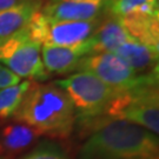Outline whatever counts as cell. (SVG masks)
<instances>
[{
	"instance_id": "12",
	"label": "cell",
	"mask_w": 159,
	"mask_h": 159,
	"mask_svg": "<svg viewBox=\"0 0 159 159\" xmlns=\"http://www.w3.org/2000/svg\"><path fill=\"white\" fill-rule=\"evenodd\" d=\"M158 51L159 48L129 40L112 53L123 59L134 72L143 74L158 67Z\"/></svg>"
},
{
	"instance_id": "19",
	"label": "cell",
	"mask_w": 159,
	"mask_h": 159,
	"mask_svg": "<svg viewBox=\"0 0 159 159\" xmlns=\"http://www.w3.org/2000/svg\"><path fill=\"white\" fill-rule=\"evenodd\" d=\"M25 1H29V0H0V11L13 7L16 5H19L21 2H25Z\"/></svg>"
},
{
	"instance_id": "6",
	"label": "cell",
	"mask_w": 159,
	"mask_h": 159,
	"mask_svg": "<svg viewBox=\"0 0 159 159\" xmlns=\"http://www.w3.org/2000/svg\"><path fill=\"white\" fill-rule=\"evenodd\" d=\"M100 21V18L86 21H51L39 10L26 24V29L41 46H73L90 38Z\"/></svg>"
},
{
	"instance_id": "22",
	"label": "cell",
	"mask_w": 159,
	"mask_h": 159,
	"mask_svg": "<svg viewBox=\"0 0 159 159\" xmlns=\"http://www.w3.org/2000/svg\"><path fill=\"white\" fill-rule=\"evenodd\" d=\"M0 159H4V158H0Z\"/></svg>"
},
{
	"instance_id": "15",
	"label": "cell",
	"mask_w": 159,
	"mask_h": 159,
	"mask_svg": "<svg viewBox=\"0 0 159 159\" xmlns=\"http://www.w3.org/2000/svg\"><path fill=\"white\" fill-rule=\"evenodd\" d=\"M159 0H112L105 6L104 12L114 18L131 14H154L159 13Z\"/></svg>"
},
{
	"instance_id": "10",
	"label": "cell",
	"mask_w": 159,
	"mask_h": 159,
	"mask_svg": "<svg viewBox=\"0 0 159 159\" xmlns=\"http://www.w3.org/2000/svg\"><path fill=\"white\" fill-rule=\"evenodd\" d=\"M40 134L20 121L0 120V158L11 159L33 144Z\"/></svg>"
},
{
	"instance_id": "14",
	"label": "cell",
	"mask_w": 159,
	"mask_h": 159,
	"mask_svg": "<svg viewBox=\"0 0 159 159\" xmlns=\"http://www.w3.org/2000/svg\"><path fill=\"white\" fill-rule=\"evenodd\" d=\"M43 7V0H29L0 11V40L16 33Z\"/></svg>"
},
{
	"instance_id": "7",
	"label": "cell",
	"mask_w": 159,
	"mask_h": 159,
	"mask_svg": "<svg viewBox=\"0 0 159 159\" xmlns=\"http://www.w3.org/2000/svg\"><path fill=\"white\" fill-rule=\"evenodd\" d=\"M77 70L89 72L106 85L120 90L136 85L142 78V74L134 72L123 59L112 52L96 53L83 58Z\"/></svg>"
},
{
	"instance_id": "1",
	"label": "cell",
	"mask_w": 159,
	"mask_h": 159,
	"mask_svg": "<svg viewBox=\"0 0 159 159\" xmlns=\"http://www.w3.org/2000/svg\"><path fill=\"white\" fill-rule=\"evenodd\" d=\"M78 159H159V140L142 126L113 120L90 133Z\"/></svg>"
},
{
	"instance_id": "13",
	"label": "cell",
	"mask_w": 159,
	"mask_h": 159,
	"mask_svg": "<svg viewBox=\"0 0 159 159\" xmlns=\"http://www.w3.org/2000/svg\"><path fill=\"white\" fill-rule=\"evenodd\" d=\"M132 40L117 18L108 16L100 21L99 26L90 37L92 54L113 52L124 43Z\"/></svg>"
},
{
	"instance_id": "20",
	"label": "cell",
	"mask_w": 159,
	"mask_h": 159,
	"mask_svg": "<svg viewBox=\"0 0 159 159\" xmlns=\"http://www.w3.org/2000/svg\"><path fill=\"white\" fill-rule=\"evenodd\" d=\"M50 1H90V0H50Z\"/></svg>"
},
{
	"instance_id": "2",
	"label": "cell",
	"mask_w": 159,
	"mask_h": 159,
	"mask_svg": "<svg viewBox=\"0 0 159 159\" xmlns=\"http://www.w3.org/2000/svg\"><path fill=\"white\" fill-rule=\"evenodd\" d=\"M13 119L31 126L40 136L66 139L75 126L68 96L56 84L32 83Z\"/></svg>"
},
{
	"instance_id": "8",
	"label": "cell",
	"mask_w": 159,
	"mask_h": 159,
	"mask_svg": "<svg viewBox=\"0 0 159 159\" xmlns=\"http://www.w3.org/2000/svg\"><path fill=\"white\" fill-rule=\"evenodd\" d=\"M92 54L90 38L73 46L43 45L41 59L46 72L50 74H67L77 70L83 58Z\"/></svg>"
},
{
	"instance_id": "18",
	"label": "cell",
	"mask_w": 159,
	"mask_h": 159,
	"mask_svg": "<svg viewBox=\"0 0 159 159\" xmlns=\"http://www.w3.org/2000/svg\"><path fill=\"white\" fill-rule=\"evenodd\" d=\"M18 83H20V78L0 64V89L16 85Z\"/></svg>"
},
{
	"instance_id": "17",
	"label": "cell",
	"mask_w": 159,
	"mask_h": 159,
	"mask_svg": "<svg viewBox=\"0 0 159 159\" xmlns=\"http://www.w3.org/2000/svg\"><path fill=\"white\" fill-rule=\"evenodd\" d=\"M23 159H68L66 152L58 144L51 142H43L25 154Z\"/></svg>"
},
{
	"instance_id": "4",
	"label": "cell",
	"mask_w": 159,
	"mask_h": 159,
	"mask_svg": "<svg viewBox=\"0 0 159 159\" xmlns=\"http://www.w3.org/2000/svg\"><path fill=\"white\" fill-rule=\"evenodd\" d=\"M68 96L75 114V125L91 133L102 126L108 104L120 89L106 85L89 72L77 73L54 83Z\"/></svg>"
},
{
	"instance_id": "3",
	"label": "cell",
	"mask_w": 159,
	"mask_h": 159,
	"mask_svg": "<svg viewBox=\"0 0 159 159\" xmlns=\"http://www.w3.org/2000/svg\"><path fill=\"white\" fill-rule=\"evenodd\" d=\"M113 120L129 121L158 134V67L143 73L136 85L118 91L108 104L102 125Z\"/></svg>"
},
{
	"instance_id": "11",
	"label": "cell",
	"mask_w": 159,
	"mask_h": 159,
	"mask_svg": "<svg viewBox=\"0 0 159 159\" xmlns=\"http://www.w3.org/2000/svg\"><path fill=\"white\" fill-rule=\"evenodd\" d=\"M117 19L132 40L159 48V13L131 14Z\"/></svg>"
},
{
	"instance_id": "16",
	"label": "cell",
	"mask_w": 159,
	"mask_h": 159,
	"mask_svg": "<svg viewBox=\"0 0 159 159\" xmlns=\"http://www.w3.org/2000/svg\"><path fill=\"white\" fill-rule=\"evenodd\" d=\"M33 81L24 80L16 85L0 89V119L6 120L13 117Z\"/></svg>"
},
{
	"instance_id": "5",
	"label": "cell",
	"mask_w": 159,
	"mask_h": 159,
	"mask_svg": "<svg viewBox=\"0 0 159 159\" xmlns=\"http://www.w3.org/2000/svg\"><path fill=\"white\" fill-rule=\"evenodd\" d=\"M0 64L26 80L43 81L48 78L41 59V45L31 38L26 25L0 40Z\"/></svg>"
},
{
	"instance_id": "21",
	"label": "cell",
	"mask_w": 159,
	"mask_h": 159,
	"mask_svg": "<svg viewBox=\"0 0 159 159\" xmlns=\"http://www.w3.org/2000/svg\"><path fill=\"white\" fill-rule=\"evenodd\" d=\"M102 1H104V8H105V6L107 5L108 2H111V1H112V0H102Z\"/></svg>"
},
{
	"instance_id": "9",
	"label": "cell",
	"mask_w": 159,
	"mask_h": 159,
	"mask_svg": "<svg viewBox=\"0 0 159 159\" xmlns=\"http://www.w3.org/2000/svg\"><path fill=\"white\" fill-rule=\"evenodd\" d=\"M40 11L51 21H86L100 18L102 0L90 1H47Z\"/></svg>"
}]
</instances>
